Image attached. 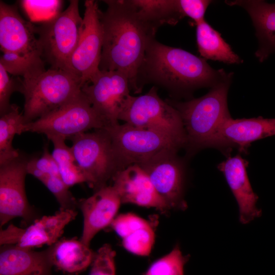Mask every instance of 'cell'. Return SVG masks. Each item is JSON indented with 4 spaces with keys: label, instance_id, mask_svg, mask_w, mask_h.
Masks as SVG:
<instances>
[{
    "label": "cell",
    "instance_id": "obj_1",
    "mask_svg": "<svg viewBox=\"0 0 275 275\" xmlns=\"http://www.w3.org/2000/svg\"><path fill=\"white\" fill-rule=\"evenodd\" d=\"M103 2L106 9L99 12L103 34L99 69L123 72L128 78L130 90L139 93V70L158 28L141 18L131 0Z\"/></svg>",
    "mask_w": 275,
    "mask_h": 275
},
{
    "label": "cell",
    "instance_id": "obj_2",
    "mask_svg": "<svg viewBox=\"0 0 275 275\" xmlns=\"http://www.w3.org/2000/svg\"><path fill=\"white\" fill-rule=\"evenodd\" d=\"M224 70H215L206 60L181 48L151 41L139 70L141 92L146 82H152L176 92L213 87L231 78Z\"/></svg>",
    "mask_w": 275,
    "mask_h": 275
},
{
    "label": "cell",
    "instance_id": "obj_3",
    "mask_svg": "<svg viewBox=\"0 0 275 275\" xmlns=\"http://www.w3.org/2000/svg\"><path fill=\"white\" fill-rule=\"evenodd\" d=\"M231 78L211 87L205 95L185 102L167 100L179 112L189 151L209 147L218 126L230 116L227 103Z\"/></svg>",
    "mask_w": 275,
    "mask_h": 275
},
{
    "label": "cell",
    "instance_id": "obj_4",
    "mask_svg": "<svg viewBox=\"0 0 275 275\" xmlns=\"http://www.w3.org/2000/svg\"><path fill=\"white\" fill-rule=\"evenodd\" d=\"M82 85L74 74L49 68L21 79L24 97L25 123L34 121L73 100L81 93Z\"/></svg>",
    "mask_w": 275,
    "mask_h": 275
},
{
    "label": "cell",
    "instance_id": "obj_5",
    "mask_svg": "<svg viewBox=\"0 0 275 275\" xmlns=\"http://www.w3.org/2000/svg\"><path fill=\"white\" fill-rule=\"evenodd\" d=\"M78 4L77 0L70 1L64 11L36 26L42 58L50 65V68L74 74L70 60L77 45L83 22Z\"/></svg>",
    "mask_w": 275,
    "mask_h": 275
},
{
    "label": "cell",
    "instance_id": "obj_6",
    "mask_svg": "<svg viewBox=\"0 0 275 275\" xmlns=\"http://www.w3.org/2000/svg\"><path fill=\"white\" fill-rule=\"evenodd\" d=\"M75 162L89 186L97 190L106 186L121 168L110 135L105 128L71 138Z\"/></svg>",
    "mask_w": 275,
    "mask_h": 275
},
{
    "label": "cell",
    "instance_id": "obj_7",
    "mask_svg": "<svg viewBox=\"0 0 275 275\" xmlns=\"http://www.w3.org/2000/svg\"><path fill=\"white\" fill-rule=\"evenodd\" d=\"M106 121L82 92L77 97L24 126V132L45 134L50 140L65 141L91 129L104 128Z\"/></svg>",
    "mask_w": 275,
    "mask_h": 275
},
{
    "label": "cell",
    "instance_id": "obj_8",
    "mask_svg": "<svg viewBox=\"0 0 275 275\" xmlns=\"http://www.w3.org/2000/svg\"><path fill=\"white\" fill-rule=\"evenodd\" d=\"M119 120L137 128L166 134L186 145L179 112L167 100L160 98L155 86L144 95L133 96Z\"/></svg>",
    "mask_w": 275,
    "mask_h": 275
},
{
    "label": "cell",
    "instance_id": "obj_9",
    "mask_svg": "<svg viewBox=\"0 0 275 275\" xmlns=\"http://www.w3.org/2000/svg\"><path fill=\"white\" fill-rule=\"evenodd\" d=\"M108 132L121 170L138 164L166 149L179 150L185 145L158 131L119 123L104 128Z\"/></svg>",
    "mask_w": 275,
    "mask_h": 275
},
{
    "label": "cell",
    "instance_id": "obj_10",
    "mask_svg": "<svg viewBox=\"0 0 275 275\" xmlns=\"http://www.w3.org/2000/svg\"><path fill=\"white\" fill-rule=\"evenodd\" d=\"M81 91L107 126L119 124L120 116L133 97L127 76L119 71L100 70Z\"/></svg>",
    "mask_w": 275,
    "mask_h": 275
},
{
    "label": "cell",
    "instance_id": "obj_11",
    "mask_svg": "<svg viewBox=\"0 0 275 275\" xmlns=\"http://www.w3.org/2000/svg\"><path fill=\"white\" fill-rule=\"evenodd\" d=\"M178 150L164 149L136 164L148 175L156 191L169 209L184 210V168Z\"/></svg>",
    "mask_w": 275,
    "mask_h": 275
},
{
    "label": "cell",
    "instance_id": "obj_12",
    "mask_svg": "<svg viewBox=\"0 0 275 275\" xmlns=\"http://www.w3.org/2000/svg\"><path fill=\"white\" fill-rule=\"evenodd\" d=\"M81 33L71 57L70 65L82 86L100 71L103 34L97 1L86 0Z\"/></svg>",
    "mask_w": 275,
    "mask_h": 275
},
{
    "label": "cell",
    "instance_id": "obj_13",
    "mask_svg": "<svg viewBox=\"0 0 275 275\" xmlns=\"http://www.w3.org/2000/svg\"><path fill=\"white\" fill-rule=\"evenodd\" d=\"M27 161L20 156L0 165L1 227L16 217L21 218L26 224L37 219V212L30 204L25 190Z\"/></svg>",
    "mask_w": 275,
    "mask_h": 275
},
{
    "label": "cell",
    "instance_id": "obj_14",
    "mask_svg": "<svg viewBox=\"0 0 275 275\" xmlns=\"http://www.w3.org/2000/svg\"><path fill=\"white\" fill-rule=\"evenodd\" d=\"M0 46L3 52L14 53L44 63L36 26L20 15L17 7L0 2Z\"/></svg>",
    "mask_w": 275,
    "mask_h": 275
},
{
    "label": "cell",
    "instance_id": "obj_15",
    "mask_svg": "<svg viewBox=\"0 0 275 275\" xmlns=\"http://www.w3.org/2000/svg\"><path fill=\"white\" fill-rule=\"evenodd\" d=\"M76 215L75 210L60 209L54 215L36 219L25 229L9 225L1 229L0 244H14L29 249L45 244L51 246L59 240L65 227Z\"/></svg>",
    "mask_w": 275,
    "mask_h": 275
},
{
    "label": "cell",
    "instance_id": "obj_16",
    "mask_svg": "<svg viewBox=\"0 0 275 275\" xmlns=\"http://www.w3.org/2000/svg\"><path fill=\"white\" fill-rule=\"evenodd\" d=\"M275 135V118L225 119L217 128L209 145L225 151L237 148L245 152L251 143Z\"/></svg>",
    "mask_w": 275,
    "mask_h": 275
},
{
    "label": "cell",
    "instance_id": "obj_17",
    "mask_svg": "<svg viewBox=\"0 0 275 275\" xmlns=\"http://www.w3.org/2000/svg\"><path fill=\"white\" fill-rule=\"evenodd\" d=\"M121 203L112 185L102 187L92 196L80 200L78 206L83 215V229L80 240L89 246L98 232L111 225Z\"/></svg>",
    "mask_w": 275,
    "mask_h": 275
},
{
    "label": "cell",
    "instance_id": "obj_18",
    "mask_svg": "<svg viewBox=\"0 0 275 275\" xmlns=\"http://www.w3.org/2000/svg\"><path fill=\"white\" fill-rule=\"evenodd\" d=\"M112 180V186L122 203H131L161 211L169 209L156 191L147 174L138 165H131L118 171Z\"/></svg>",
    "mask_w": 275,
    "mask_h": 275
},
{
    "label": "cell",
    "instance_id": "obj_19",
    "mask_svg": "<svg viewBox=\"0 0 275 275\" xmlns=\"http://www.w3.org/2000/svg\"><path fill=\"white\" fill-rule=\"evenodd\" d=\"M248 162L240 155L228 157L218 164L238 203L239 221L246 224L260 216L261 211L257 206L258 197L251 186L246 172Z\"/></svg>",
    "mask_w": 275,
    "mask_h": 275
},
{
    "label": "cell",
    "instance_id": "obj_20",
    "mask_svg": "<svg viewBox=\"0 0 275 275\" xmlns=\"http://www.w3.org/2000/svg\"><path fill=\"white\" fill-rule=\"evenodd\" d=\"M49 247L34 251L14 244L1 245L0 275H52Z\"/></svg>",
    "mask_w": 275,
    "mask_h": 275
},
{
    "label": "cell",
    "instance_id": "obj_21",
    "mask_svg": "<svg viewBox=\"0 0 275 275\" xmlns=\"http://www.w3.org/2000/svg\"><path fill=\"white\" fill-rule=\"evenodd\" d=\"M226 3L243 8L250 15L259 42L255 56L260 62L264 61L275 52V3L259 0L228 1Z\"/></svg>",
    "mask_w": 275,
    "mask_h": 275
},
{
    "label": "cell",
    "instance_id": "obj_22",
    "mask_svg": "<svg viewBox=\"0 0 275 275\" xmlns=\"http://www.w3.org/2000/svg\"><path fill=\"white\" fill-rule=\"evenodd\" d=\"M111 225L122 238L123 245L128 252L142 256L150 253L154 241V232L146 220L128 213L116 216Z\"/></svg>",
    "mask_w": 275,
    "mask_h": 275
},
{
    "label": "cell",
    "instance_id": "obj_23",
    "mask_svg": "<svg viewBox=\"0 0 275 275\" xmlns=\"http://www.w3.org/2000/svg\"><path fill=\"white\" fill-rule=\"evenodd\" d=\"M49 248L53 265L71 274L85 270L95 254L89 245L75 238L59 240Z\"/></svg>",
    "mask_w": 275,
    "mask_h": 275
},
{
    "label": "cell",
    "instance_id": "obj_24",
    "mask_svg": "<svg viewBox=\"0 0 275 275\" xmlns=\"http://www.w3.org/2000/svg\"><path fill=\"white\" fill-rule=\"evenodd\" d=\"M196 40L198 51L204 59L226 64H240L243 61L231 46L205 19L196 23Z\"/></svg>",
    "mask_w": 275,
    "mask_h": 275
},
{
    "label": "cell",
    "instance_id": "obj_25",
    "mask_svg": "<svg viewBox=\"0 0 275 275\" xmlns=\"http://www.w3.org/2000/svg\"><path fill=\"white\" fill-rule=\"evenodd\" d=\"M144 20L159 28L164 24L175 25L183 18L178 0H131Z\"/></svg>",
    "mask_w": 275,
    "mask_h": 275
},
{
    "label": "cell",
    "instance_id": "obj_26",
    "mask_svg": "<svg viewBox=\"0 0 275 275\" xmlns=\"http://www.w3.org/2000/svg\"><path fill=\"white\" fill-rule=\"evenodd\" d=\"M25 124L23 114L16 104H11L10 109L1 115L0 165L20 156L18 150L13 147L12 142L16 134L24 132Z\"/></svg>",
    "mask_w": 275,
    "mask_h": 275
},
{
    "label": "cell",
    "instance_id": "obj_27",
    "mask_svg": "<svg viewBox=\"0 0 275 275\" xmlns=\"http://www.w3.org/2000/svg\"><path fill=\"white\" fill-rule=\"evenodd\" d=\"M53 145L51 155L55 160L60 176L68 187L86 182L85 179L77 166L71 147H68L65 141L56 139L51 141Z\"/></svg>",
    "mask_w": 275,
    "mask_h": 275
},
{
    "label": "cell",
    "instance_id": "obj_28",
    "mask_svg": "<svg viewBox=\"0 0 275 275\" xmlns=\"http://www.w3.org/2000/svg\"><path fill=\"white\" fill-rule=\"evenodd\" d=\"M188 258L182 255L178 245L169 254L155 261L144 275H184Z\"/></svg>",
    "mask_w": 275,
    "mask_h": 275
},
{
    "label": "cell",
    "instance_id": "obj_29",
    "mask_svg": "<svg viewBox=\"0 0 275 275\" xmlns=\"http://www.w3.org/2000/svg\"><path fill=\"white\" fill-rule=\"evenodd\" d=\"M3 53L0 58V65L13 76L24 78L45 70L44 63L35 62L14 53Z\"/></svg>",
    "mask_w": 275,
    "mask_h": 275
},
{
    "label": "cell",
    "instance_id": "obj_30",
    "mask_svg": "<svg viewBox=\"0 0 275 275\" xmlns=\"http://www.w3.org/2000/svg\"><path fill=\"white\" fill-rule=\"evenodd\" d=\"M40 180L54 196L60 209H73L78 206V202L69 190L59 175H45Z\"/></svg>",
    "mask_w": 275,
    "mask_h": 275
},
{
    "label": "cell",
    "instance_id": "obj_31",
    "mask_svg": "<svg viewBox=\"0 0 275 275\" xmlns=\"http://www.w3.org/2000/svg\"><path fill=\"white\" fill-rule=\"evenodd\" d=\"M61 1H22V6L30 18L34 21H45L61 11Z\"/></svg>",
    "mask_w": 275,
    "mask_h": 275
},
{
    "label": "cell",
    "instance_id": "obj_32",
    "mask_svg": "<svg viewBox=\"0 0 275 275\" xmlns=\"http://www.w3.org/2000/svg\"><path fill=\"white\" fill-rule=\"evenodd\" d=\"M115 251L105 244L95 252L89 275H116Z\"/></svg>",
    "mask_w": 275,
    "mask_h": 275
},
{
    "label": "cell",
    "instance_id": "obj_33",
    "mask_svg": "<svg viewBox=\"0 0 275 275\" xmlns=\"http://www.w3.org/2000/svg\"><path fill=\"white\" fill-rule=\"evenodd\" d=\"M26 170L28 174L38 180L44 175L60 176L57 164L47 148L44 149L41 157L28 160Z\"/></svg>",
    "mask_w": 275,
    "mask_h": 275
},
{
    "label": "cell",
    "instance_id": "obj_34",
    "mask_svg": "<svg viewBox=\"0 0 275 275\" xmlns=\"http://www.w3.org/2000/svg\"><path fill=\"white\" fill-rule=\"evenodd\" d=\"M21 79L10 76L8 72L0 65V114L3 115L10 108V97L15 91L20 92Z\"/></svg>",
    "mask_w": 275,
    "mask_h": 275
},
{
    "label": "cell",
    "instance_id": "obj_35",
    "mask_svg": "<svg viewBox=\"0 0 275 275\" xmlns=\"http://www.w3.org/2000/svg\"><path fill=\"white\" fill-rule=\"evenodd\" d=\"M181 14L188 17L196 24L204 19L205 12L212 2L208 0H178Z\"/></svg>",
    "mask_w": 275,
    "mask_h": 275
}]
</instances>
